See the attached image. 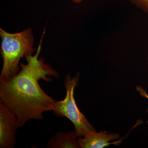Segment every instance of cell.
Instances as JSON below:
<instances>
[{
	"label": "cell",
	"mask_w": 148,
	"mask_h": 148,
	"mask_svg": "<svg viewBox=\"0 0 148 148\" xmlns=\"http://www.w3.org/2000/svg\"><path fill=\"white\" fill-rule=\"evenodd\" d=\"M45 32V30L36 52L25 56L27 64H20L18 73L8 81H0V101L15 115L19 127L30 120L43 119V113L54 109L55 100L44 91L38 83L40 80L51 82L50 76H59L50 64L39 57Z\"/></svg>",
	"instance_id": "1"
},
{
	"label": "cell",
	"mask_w": 148,
	"mask_h": 148,
	"mask_svg": "<svg viewBox=\"0 0 148 148\" xmlns=\"http://www.w3.org/2000/svg\"><path fill=\"white\" fill-rule=\"evenodd\" d=\"M0 36L2 40L1 53L3 59L0 81H6L20 71V59L33 55L36 49L34 47V38L31 28L11 34L1 28Z\"/></svg>",
	"instance_id": "2"
},
{
	"label": "cell",
	"mask_w": 148,
	"mask_h": 148,
	"mask_svg": "<svg viewBox=\"0 0 148 148\" xmlns=\"http://www.w3.org/2000/svg\"><path fill=\"white\" fill-rule=\"evenodd\" d=\"M79 74L72 77L67 74L65 77L64 85L66 94L63 101H56L53 105V113L58 117H66L72 122L77 137L85 136L89 132L95 131L94 127L80 111L74 98V90L77 86Z\"/></svg>",
	"instance_id": "3"
},
{
	"label": "cell",
	"mask_w": 148,
	"mask_h": 148,
	"mask_svg": "<svg viewBox=\"0 0 148 148\" xmlns=\"http://www.w3.org/2000/svg\"><path fill=\"white\" fill-rule=\"evenodd\" d=\"M19 124L15 115L0 101V148H13Z\"/></svg>",
	"instance_id": "4"
},
{
	"label": "cell",
	"mask_w": 148,
	"mask_h": 148,
	"mask_svg": "<svg viewBox=\"0 0 148 148\" xmlns=\"http://www.w3.org/2000/svg\"><path fill=\"white\" fill-rule=\"evenodd\" d=\"M107 133L105 131L97 132L95 130L88 133L84 138H78V142L82 148H103L110 145L118 146L121 143V140L110 143V141L119 138V136L116 133Z\"/></svg>",
	"instance_id": "5"
},
{
	"label": "cell",
	"mask_w": 148,
	"mask_h": 148,
	"mask_svg": "<svg viewBox=\"0 0 148 148\" xmlns=\"http://www.w3.org/2000/svg\"><path fill=\"white\" fill-rule=\"evenodd\" d=\"M75 131L64 132L60 131L52 136L46 145L47 148H79Z\"/></svg>",
	"instance_id": "6"
},
{
	"label": "cell",
	"mask_w": 148,
	"mask_h": 148,
	"mask_svg": "<svg viewBox=\"0 0 148 148\" xmlns=\"http://www.w3.org/2000/svg\"><path fill=\"white\" fill-rule=\"evenodd\" d=\"M128 1L134 5L137 8L140 9L148 14V0H121Z\"/></svg>",
	"instance_id": "7"
},
{
	"label": "cell",
	"mask_w": 148,
	"mask_h": 148,
	"mask_svg": "<svg viewBox=\"0 0 148 148\" xmlns=\"http://www.w3.org/2000/svg\"><path fill=\"white\" fill-rule=\"evenodd\" d=\"M136 89L138 90V92H140V95H142V96H143L144 98H147L148 99V95L147 92H146L145 90H144V89L142 88L141 87V86H138L137 88H136ZM147 123H148V121L147 122Z\"/></svg>",
	"instance_id": "8"
},
{
	"label": "cell",
	"mask_w": 148,
	"mask_h": 148,
	"mask_svg": "<svg viewBox=\"0 0 148 148\" xmlns=\"http://www.w3.org/2000/svg\"><path fill=\"white\" fill-rule=\"evenodd\" d=\"M83 0H72V1L75 3H79L82 2Z\"/></svg>",
	"instance_id": "9"
},
{
	"label": "cell",
	"mask_w": 148,
	"mask_h": 148,
	"mask_svg": "<svg viewBox=\"0 0 148 148\" xmlns=\"http://www.w3.org/2000/svg\"></svg>",
	"instance_id": "10"
}]
</instances>
